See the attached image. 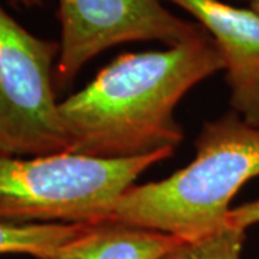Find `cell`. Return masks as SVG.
Here are the masks:
<instances>
[{"mask_svg":"<svg viewBox=\"0 0 259 259\" xmlns=\"http://www.w3.org/2000/svg\"><path fill=\"white\" fill-rule=\"evenodd\" d=\"M222 69L221 51L207 32L164 51L117 56L83 90L59 102L69 151L97 158L175 151L183 139L176 105Z\"/></svg>","mask_w":259,"mask_h":259,"instance_id":"cell-1","label":"cell"},{"mask_svg":"<svg viewBox=\"0 0 259 259\" xmlns=\"http://www.w3.org/2000/svg\"><path fill=\"white\" fill-rule=\"evenodd\" d=\"M258 176L259 127L229 112L204 124L190 164L164 180L131 186L108 221L194 241L228 223L232 199Z\"/></svg>","mask_w":259,"mask_h":259,"instance_id":"cell-2","label":"cell"},{"mask_svg":"<svg viewBox=\"0 0 259 259\" xmlns=\"http://www.w3.org/2000/svg\"><path fill=\"white\" fill-rule=\"evenodd\" d=\"M164 150L131 158L56 153L18 158L0 153V222L98 223L108 221L122 194Z\"/></svg>","mask_w":259,"mask_h":259,"instance_id":"cell-3","label":"cell"},{"mask_svg":"<svg viewBox=\"0 0 259 259\" xmlns=\"http://www.w3.org/2000/svg\"><path fill=\"white\" fill-rule=\"evenodd\" d=\"M58 56L59 42L32 35L0 5V153L69 151L54 88Z\"/></svg>","mask_w":259,"mask_h":259,"instance_id":"cell-4","label":"cell"},{"mask_svg":"<svg viewBox=\"0 0 259 259\" xmlns=\"http://www.w3.org/2000/svg\"><path fill=\"white\" fill-rule=\"evenodd\" d=\"M61 23L55 85L69 87L94 56L125 42L176 47L206 33L167 10L161 0H58Z\"/></svg>","mask_w":259,"mask_h":259,"instance_id":"cell-5","label":"cell"},{"mask_svg":"<svg viewBox=\"0 0 259 259\" xmlns=\"http://www.w3.org/2000/svg\"><path fill=\"white\" fill-rule=\"evenodd\" d=\"M170 2L194 16L212 36L225 62L233 110L259 127V13L221 0Z\"/></svg>","mask_w":259,"mask_h":259,"instance_id":"cell-6","label":"cell"},{"mask_svg":"<svg viewBox=\"0 0 259 259\" xmlns=\"http://www.w3.org/2000/svg\"><path fill=\"white\" fill-rule=\"evenodd\" d=\"M183 239L112 221L83 225L74 239L39 259H161Z\"/></svg>","mask_w":259,"mask_h":259,"instance_id":"cell-7","label":"cell"},{"mask_svg":"<svg viewBox=\"0 0 259 259\" xmlns=\"http://www.w3.org/2000/svg\"><path fill=\"white\" fill-rule=\"evenodd\" d=\"M82 228L83 223L0 222V255L28 253L39 259L74 239Z\"/></svg>","mask_w":259,"mask_h":259,"instance_id":"cell-8","label":"cell"},{"mask_svg":"<svg viewBox=\"0 0 259 259\" xmlns=\"http://www.w3.org/2000/svg\"><path fill=\"white\" fill-rule=\"evenodd\" d=\"M245 231L226 223L194 241H183L161 259H239Z\"/></svg>","mask_w":259,"mask_h":259,"instance_id":"cell-9","label":"cell"},{"mask_svg":"<svg viewBox=\"0 0 259 259\" xmlns=\"http://www.w3.org/2000/svg\"><path fill=\"white\" fill-rule=\"evenodd\" d=\"M228 223L243 231H246V228L255 223H259V200L238 206L236 209H231L228 214Z\"/></svg>","mask_w":259,"mask_h":259,"instance_id":"cell-10","label":"cell"},{"mask_svg":"<svg viewBox=\"0 0 259 259\" xmlns=\"http://www.w3.org/2000/svg\"><path fill=\"white\" fill-rule=\"evenodd\" d=\"M12 6H16V8H36V6H42V0H8Z\"/></svg>","mask_w":259,"mask_h":259,"instance_id":"cell-11","label":"cell"},{"mask_svg":"<svg viewBox=\"0 0 259 259\" xmlns=\"http://www.w3.org/2000/svg\"><path fill=\"white\" fill-rule=\"evenodd\" d=\"M245 2H248L250 6V9L255 10L256 13H259V0H245Z\"/></svg>","mask_w":259,"mask_h":259,"instance_id":"cell-12","label":"cell"}]
</instances>
